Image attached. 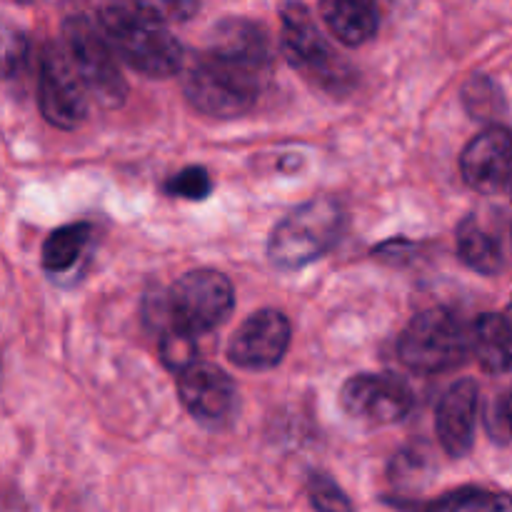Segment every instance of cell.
<instances>
[{"label": "cell", "mask_w": 512, "mask_h": 512, "mask_svg": "<svg viewBox=\"0 0 512 512\" xmlns=\"http://www.w3.org/2000/svg\"><path fill=\"white\" fill-rule=\"evenodd\" d=\"M415 395L398 375H355L340 390V405L355 420L373 425H393L410 415Z\"/></svg>", "instance_id": "obj_9"}, {"label": "cell", "mask_w": 512, "mask_h": 512, "mask_svg": "<svg viewBox=\"0 0 512 512\" xmlns=\"http://www.w3.org/2000/svg\"><path fill=\"white\" fill-rule=\"evenodd\" d=\"M65 55L85 85L88 98H93L100 108L115 110L128 98V83L118 68L113 48L105 40L98 20L90 15H70L63 23Z\"/></svg>", "instance_id": "obj_5"}, {"label": "cell", "mask_w": 512, "mask_h": 512, "mask_svg": "<svg viewBox=\"0 0 512 512\" xmlns=\"http://www.w3.org/2000/svg\"><path fill=\"white\" fill-rule=\"evenodd\" d=\"M512 160V130L505 125H488L480 130L460 155L465 183L483 195L503 190L505 173Z\"/></svg>", "instance_id": "obj_11"}, {"label": "cell", "mask_w": 512, "mask_h": 512, "mask_svg": "<svg viewBox=\"0 0 512 512\" xmlns=\"http://www.w3.org/2000/svg\"><path fill=\"white\" fill-rule=\"evenodd\" d=\"M458 255L470 270L480 275L503 273L505 253L503 243L475 218L463 220L458 228Z\"/></svg>", "instance_id": "obj_16"}, {"label": "cell", "mask_w": 512, "mask_h": 512, "mask_svg": "<svg viewBox=\"0 0 512 512\" xmlns=\"http://www.w3.org/2000/svg\"><path fill=\"white\" fill-rule=\"evenodd\" d=\"M273 75V48L258 23L225 18L205 50L185 68V95L208 118H240L258 103Z\"/></svg>", "instance_id": "obj_1"}, {"label": "cell", "mask_w": 512, "mask_h": 512, "mask_svg": "<svg viewBox=\"0 0 512 512\" xmlns=\"http://www.w3.org/2000/svg\"><path fill=\"white\" fill-rule=\"evenodd\" d=\"M325 25L330 33L345 45H363L378 33V10L363 0H328L320 5Z\"/></svg>", "instance_id": "obj_15"}, {"label": "cell", "mask_w": 512, "mask_h": 512, "mask_svg": "<svg viewBox=\"0 0 512 512\" xmlns=\"http://www.w3.org/2000/svg\"><path fill=\"white\" fill-rule=\"evenodd\" d=\"M25 55H28V38L23 30L10 20L0 18V80L18 73Z\"/></svg>", "instance_id": "obj_20"}, {"label": "cell", "mask_w": 512, "mask_h": 512, "mask_svg": "<svg viewBox=\"0 0 512 512\" xmlns=\"http://www.w3.org/2000/svg\"><path fill=\"white\" fill-rule=\"evenodd\" d=\"M343 223L345 215L338 200H308L275 225L268 240V258L283 270L305 268L338 243Z\"/></svg>", "instance_id": "obj_3"}, {"label": "cell", "mask_w": 512, "mask_h": 512, "mask_svg": "<svg viewBox=\"0 0 512 512\" xmlns=\"http://www.w3.org/2000/svg\"><path fill=\"white\" fill-rule=\"evenodd\" d=\"M450 512H512V498L503 493L468 490V493L455 498Z\"/></svg>", "instance_id": "obj_23"}, {"label": "cell", "mask_w": 512, "mask_h": 512, "mask_svg": "<svg viewBox=\"0 0 512 512\" xmlns=\"http://www.w3.org/2000/svg\"><path fill=\"white\" fill-rule=\"evenodd\" d=\"M160 360L173 373H183L190 365L198 363V345H195L193 335L183 333V330L168 328L160 335Z\"/></svg>", "instance_id": "obj_18"}, {"label": "cell", "mask_w": 512, "mask_h": 512, "mask_svg": "<svg viewBox=\"0 0 512 512\" xmlns=\"http://www.w3.org/2000/svg\"><path fill=\"white\" fill-rule=\"evenodd\" d=\"M290 338L293 328L280 310H258L233 333L228 360L243 370H270L285 358Z\"/></svg>", "instance_id": "obj_10"}, {"label": "cell", "mask_w": 512, "mask_h": 512, "mask_svg": "<svg viewBox=\"0 0 512 512\" xmlns=\"http://www.w3.org/2000/svg\"><path fill=\"white\" fill-rule=\"evenodd\" d=\"M140 10L145 15H150L158 23H183L190 15H195L200 10L198 3H190V0H175V3H138Z\"/></svg>", "instance_id": "obj_24"}, {"label": "cell", "mask_w": 512, "mask_h": 512, "mask_svg": "<svg viewBox=\"0 0 512 512\" xmlns=\"http://www.w3.org/2000/svg\"><path fill=\"white\" fill-rule=\"evenodd\" d=\"M463 103L473 118H495L503 113L505 103L498 85L490 78H473L463 90Z\"/></svg>", "instance_id": "obj_19"}, {"label": "cell", "mask_w": 512, "mask_h": 512, "mask_svg": "<svg viewBox=\"0 0 512 512\" xmlns=\"http://www.w3.org/2000/svg\"><path fill=\"white\" fill-rule=\"evenodd\" d=\"M478 383L470 378L450 385L435 410V433L450 458H465L473 450L478 428Z\"/></svg>", "instance_id": "obj_12"}, {"label": "cell", "mask_w": 512, "mask_h": 512, "mask_svg": "<svg viewBox=\"0 0 512 512\" xmlns=\"http://www.w3.org/2000/svg\"><path fill=\"white\" fill-rule=\"evenodd\" d=\"M93 228L88 223H70L53 230L43 243V265L50 273H63L80 260Z\"/></svg>", "instance_id": "obj_17"}, {"label": "cell", "mask_w": 512, "mask_h": 512, "mask_svg": "<svg viewBox=\"0 0 512 512\" xmlns=\"http://www.w3.org/2000/svg\"><path fill=\"white\" fill-rule=\"evenodd\" d=\"M503 423L508 425V430H510V435H512V393L503 400Z\"/></svg>", "instance_id": "obj_25"}, {"label": "cell", "mask_w": 512, "mask_h": 512, "mask_svg": "<svg viewBox=\"0 0 512 512\" xmlns=\"http://www.w3.org/2000/svg\"><path fill=\"white\" fill-rule=\"evenodd\" d=\"M235 308V293L230 280L223 273L210 268L190 270L183 278L175 280L168 295L170 325L168 328L198 335L220 328L230 318Z\"/></svg>", "instance_id": "obj_7"}, {"label": "cell", "mask_w": 512, "mask_h": 512, "mask_svg": "<svg viewBox=\"0 0 512 512\" xmlns=\"http://www.w3.org/2000/svg\"><path fill=\"white\" fill-rule=\"evenodd\" d=\"M470 350L485 373H512V323L503 313H485L475 320Z\"/></svg>", "instance_id": "obj_14"}, {"label": "cell", "mask_w": 512, "mask_h": 512, "mask_svg": "<svg viewBox=\"0 0 512 512\" xmlns=\"http://www.w3.org/2000/svg\"><path fill=\"white\" fill-rule=\"evenodd\" d=\"M280 50L310 83L343 95L353 88V70L325 40L305 5L290 3L280 10Z\"/></svg>", "instance_id": "obj_4"}, {"label": "cell", "mask_w": 512, "mask_h": 512, "mask_svg": "<svg viewBox=\"0 0 512 512\" xmlns=\"http://www.w3.org/2000/svg\"><path fill=\"white\" fill-rule=\"evenodd\" d=\"M88 93L68 55L58 45H48L40 60L38 103L40 113L60 130H75L88 115Z\"/></svg>", "instance_id": "obj_8"}, {"label": "cell", "mask_w": 512, "mask_h": 512, "mask_svg": "<svg viewBox=\"0 0 512 512\" xmlns=\"http://www.w3.org/2000/svg\"><path fill=\"white\" fill-rule=\"evenodd\" d=\"M178 395L185 410L203 423H220L235 408V385L213 363H195L178 378Z\"/></svg>", "instance_id": "obj_13"}, {"label": "cell", "mask_w": 512, "mask_h": 512, "mask_svg": "<svg viewBox=\"0 0 512 512\" xmlns=\"http://www.w3.org/2000/svg\"><path fill=\"white\" fill-rule=\"evenodd\" d=\"M503 190L508 193V198L512 200V160H510V168L508 173H505V183H503Z\"/></svg>", "instance_id": "obj_26"}, {"label": "cell", "mask_w": 512, "mask_h": 512, "mask_svg": "<svg viewBox=\"0 0 512 512\" xmlns=\"http://www.w3.org/2000/svg\"><path fill=\"white\" fill-rule=\"evenodd\" d=\"M308 495L310 503H313V508L318 512H355L348 495L335 485V480H330L323 473L310 475Z\"/></svg>", "instance_id": "obj_21"}, {"label": "cell", "mask_w": 512, "mask_h": 512, "mask_svg": "<svg viewBox=\"0 0 512 512\" xmlns=\"http://www.w3.org/2000/svg\"><path fill=\"white\" fill-rule=\"evenodd\" d=\"M503 315H505V318H508L510 323H512V303L508 305V308H505V313H503Z\"/></svg>", "instance_id": "obj_27"}, {"label": "cell", "mask_w": 512, "mask_h": 512, "mask_svg": "<svg viewBox=\"0 0 512 512\" xmlns=\"http://www.w3.org/2000/svg\"><path fill=\"white\" fill-rule=\"evenodd\" d=\"M400 360L423 375L448 373L465 363L470 338L458 315L445 308H430L415 315L398 343Z\"/></svg>", "instance_id": "obj_6"}, {"label": "cell", "mask_w": 512, "mask_h": 512, "mask_svg": "<svg viewBox=\"0 0 512 512\" xmlns=\"http://www.w3.org/2000/svg\"><path fill=\"white\" fill-rule=\"evenodd\" d=\"M98 25L115 58L138 73L168 78L183 68V45L163 23L145 15L138 3L105 5L98 13Z\"/></svg>", "instance_id": "obj_2"}, {"label": "cell", "mask_w": 512, "mask_h": 512, "mask_svg": "<svg viewBox=\"0 0 512 512\" xmlns=\"http://www.w3.org/2000/svg\"><path fill=\"white\" fill-rule=\"evenodd\" d=\"M168 193L178 195L185 200H205L213 193V178L200 165H190V168L180 170L173 180L168 183Z\"/></svg>", "instance_id": "obj_22"}]
</instances>
